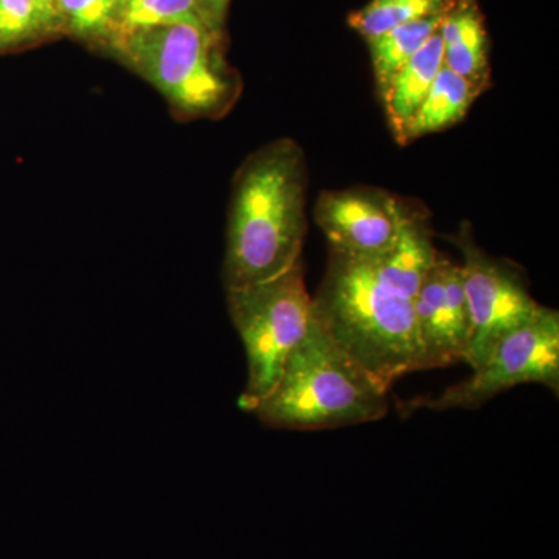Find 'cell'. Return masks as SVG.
Listing matches in <instances>:
<instances>
[{
    "label": "cell",
    "mask_w": 559,
    "mask_h": 559,
    "mask_svg": "<svg viewBox=\"0 0 559 559\" xmlns=\"http://www.w3.org/2000/svg\"><path fill=\"white\" fill-rule=\"evenodd\" d=\"M58 31H62L60 16L49 0H0V51Z\"/></svg>",
    "instance_id": "obj_17"
},
{
    "label": "cell",
    "mask_w": 559,
    "mask_h": 559,
    "mask_svg": "<svg viewBox=\"0 0 559 559\" xmlns=\"http://www.w3.org/2000/svg\"><path fill=\"white\" fill-rule=\"evenodd\" d=\"M481 92L479 86L443 66L412 120L404 145L460 123Z\"/></svg>",
    "instance_id": "obj_13"
},
{
    "label": "cell",
    "mask_w": 559,
    "mask_h": 559,
    "mask_svg": "<svg viewBox=\"0 0 559 559\" xmlns=\"http://www.w3.org/2000/svg\"><path fill=\"white\" fill-rule=\"evenodd\" d=\"M221 33L205 24L167 25L112 40L106 49L160 92L180 119H221L242 92L221 51Z\"/></svg>",
    "instance_id": "obj_4"
},
{
    "label": "cell",
    "mask_w": 559,
    "mask_h": 559,
    "mask_svg": "<svg viewBox=\"0 0 559 559\" xmlns=\"http://www.w3.org/2000/svg\"><path fill=\"white\" fill-rule=\"evenodd\" d=\"M463 257V288L468 300L471 341L465 362H485L498 342L535 316L540 305L516 266L488 255L474 240L468 223L450 237Z\"/></svg>",
    "instance_id": "obj_7"
},
{
    "label": "cell",
    "mask_w": 559,
    "mask_h": 559,
    "mask_svg": "<svg viewBox=\"0 0 559 559\" xmlns=\"http://www.w3.org/2000/svg\"><path fill=\"white\" fill-rule=\"evenodd\" d=\"M308 168L293 139L272 140L242 162L231 182L223 280L245 288L285 274L307 237Z\"/></svg>",
    "instance_id": "obj_1"
},
{
    "label": "cell",
    "mask_w": 559,
    "mask_h": 559,
    "mask_svg": "<svg viewBox=\"0 0 559 559\" xmlns=\"http://www.w3.org/2000/svg\"><path fill=\"white\" fill-rule=\"evenodd\" d=\"M443 62L452 72L487 90L491 84L488 35L476 0H459L440 24Z\"/></svg>",
    "instance_id": "obj_12"
},
{
    "label": "cell",
    "mask_w": 559,
    "mask_h": 559,
    "mask_svg": "<svg viewBox=\"0 0 559 559\" xmlns=\"http://www.w3.org/2000/svg\"><path fill=\"white\" fill-rule=\"evenodd\" d=\"M121 0H55L62 31L106 46Z\"/></svg>",
    "instance_id": "obj_18"
},
{
    "label": "cell",
    "mask_w": 559,
    "mask_h": 559,
    "mask_svg": "<svg viewBox=\"0 0 559 559\" xmlns=\"http://www.w3.org/2000/svg\"><path fill=\"white\" fill-rule=\"evenodd\" d=\"M183 22L205 24L194 0H121L106 46L132 33Z\"/></svg>",
    "instance_id": "obj_16"
},
{
    "label": "cell",
    "mask_w": 559,
    "mask_h": 559,
    "mask_svg": "<svg viewBox=\"0 0 559 559\" xmlns=\"http://www.w3.org/2000/svg\"><path fill=\"white\" fill-rule=\"evenodd\" d=\"M194 3L205 25L213 32L223 33L230 0H194Z\"/></svg>",
    "instance_id": "obj_19"
},
{
    "label": "cell",
    "mask_w": 559,
    "mask_h": 559,
    "mask_svg": "<svg viewBox=\"0 0 559 559\" xmlns=\"http://www.w3.org/2000/svg\"><path fill=\"white\" fill-rule=\"evenodd\" d=\"M409 207L374 187L329 190L316 202L314 218L331 252L374 261L399 238Z\"/></svg>",
    "instance_id": "obj_8"
},
{
    "label": "cell",
    "mask_w": 559,
    "mask_h": 559,
    "mask_svg": "<svg viewBox=\"0 0 559 559\" xmlns=\"http://www.w3.org/2000/svg\"><path fill=\"white\" fill-rule=\"evenodd\" d=\"M414 312L419 371L465 362L471 318L459 263L439 253L415 294Z\"/></svg>",
    "instance_id": "obj_9"
},
{
    "label": "cell",
    "mask_w": 559,
    "mask_h": 559,
    "mask_svg": "<svg viewBox=\"0 0 559 559\" xmlns=\"http://www.w3.org/2000/svg\"><path fill=\"white\" fill-rule=\"evenodd\" d=\"M473 371L468 380L451 385L441 395L401 403L399 411L409 415L423 409H477L499 393L532 382L558 393L559 312L539 307L524 325L502 337Z\"/></svg>",
    "instance_id": "obj_6"
},
{
    "label": "cell",
    "mask_w": 559,
    "mask_h": 559,
    "mask_svg": "<svg viewBox=\"0 0 559 559\" xmlns=\"http://www.w3.org/2000/svg\"><path fill=\"white\" fill-rule=\"evenodd\" d=\"M457 2L459 0H370L362 9L349 13L348 25L364 39L370 40L400 25L447 14Z\"/></svg>",
    "instance_id": "obj_15"
},
{
    "label": "cell",
    "mask_w": 559,
    "mask_h": 559,
    "mask_svg": "<svg viewBox=\"0 0 559 559\" xmlns=\"http://www.w3.org/2000/svg\"><path fill=\"white\" fill-rule=\"evenodd\" d=\"M388 393L331 340L314 314L277 384L253 414L270 428H344L384 417Z\"/></svg>",
    "instance_id": "obj_3"
},
{
    "label": "cell",
    "mask_w": 559,
    "mask_h": 559,
    "mask_svg": "<svg viewBox=\"0 0 559 559\" xmlns=\"http://www.w3.org/2000/svg\"><path fill=\"white\" fill-rule=\"evenodd\" d=\"M437 257L439 252L433 246L428 218L411 209L395 245L380 259L369 263L389 288L414 300Z\"/></svg>",
    "instance_id": "obj_11"
},
{
    "label": "cell",
    "mask_w": 559,
    "mask_h": 559,
    "mask_svg": "<svg viewBox=\"0 0 559 559\" xmlns=\"http://www.w3.org/2000/svg\"><path fill=\"white\" fill-rule=\"evenodd\" d=\"M226 290L229 316L248 358L240 407L253 412L277 384L290 352L310 329L314 305L301 260L278 277Z\"/></svg>",
    "instance_id": "obj_5"
},
{
    "label": "cell",
    "mask_w": 559,
    "mask_h": 559,
    "mask_svg": "<svg viewBox=\"0 0 559 559\" xmlns=\"http://www.w3.org/2000/svg\"><path fill=\"white\" fill-rule=\"evenodd\" d=\"M443 17L444 14H439L409 22L367 40L380 95L388 87L392 76L439 32Z\"/></svg>",
    "instance_id": "obj_14"
},
{
    "label": "cell",
    "mask_w": 559,
    "mask_h": 559,
    "mask_svg": "<svg viewBox=\"0 0 559 559\" xmlns=\"http://www.w3.org/2000/svg\"><path fill=\"white\" fill-rule=\"evenodd\" d=\"M49 2L55 3V0H49Z\"/></svg>",
    "instance_id": "obj_20"
},
{
    "label": "cell",
    "mask_w": 559,
    "mask_h": 559,
    "mask_svg": "<svg viewBox=\"0 0 559 559\" xmlns=\"http://www.w3.org/2000/svg\"><path fill=\"white\" fill-rule=\"evenodd\" d=\"M312 305L331 340L385 392L419 371L414 300L382 283L369 261L330 252Z\"/></svg>",
    "instance_id": "obj_2"
},
{
    "label": "cell",
    "mask_w": 559,
    "mask_h": 559,
    "mask_svg": "<svg viewBox=\"0 0 559 559\" xmlns=\"http://www.w3.org/2000/svg\"><path fill=\"white\" fill-rule=\"evenodd\" d=\"M443 40L437 32L389 81L381 94L393 138L404 145L412 120L443 68Z\"/></svg>",
    "instance_id": "obj_10"
}]
</instances>
